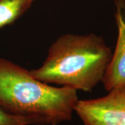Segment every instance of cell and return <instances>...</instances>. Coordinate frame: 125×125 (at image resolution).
Segmentation results:
<instances>
[{
	"label": "cell",
	"mask_w": 125,
	"mask_h": 125,
	"mask_svg": "<svg viewBox=\"0 0 125 125\" xmlns=\"http://www.w3.org/2000/svg\"><path fill=\"white\" fill-rule=\"evenodd\" d=\"M35 0H0V29L13 24Z\"/></svg>",
	"instance_id": "5"
},
{
	"label": "cell",
	"mask_w": 125,
	"mask_h": 125,
	"mask_svg": "<svg viewBox=\"0 0 125 125\" xmlns=\"http://www.w3.org/2000/svg\"><path fill=\"white\" fill-rule=\"evenodd\" d=\"M0 125H29L24 118L7 113L0 109Z\"/></svg>",
	"instance_id": "6"
},
{
	"label": "cell",
	"mask_w": 125,
	"mask_h": 125,
	"mask_svg": "<svg viewBox=\"0 0 125 125\" xmlns=\"http://www.w3.org/2000/svg\"><path fill=\"white\" fill-rule=\"evenodd\" d=\"M102 97L78 100L75 112L83 125H125V86Z\"/></svg>",
	"instance_id": "3"
},
{
	"label": "cell",
	"mask_w": 125,
	"mask_h": 125,
	"mask_svg": "<svg viewBox=\"0 0 125 125\" xmlns=\"http://www.w3.org/2000/svg\"><path fill=\"white\" fill-rule=\"evenodd\" d=\"M76 90L54 87L32 77L29 70L0 57V109L29 125H57L71 119Z\"/></svg>",
	"instance_id": "1"
},
{
	"label": "cell",
	"mask_w": 125,
	"mask_h": 125,
	"mask_svg": "<svg viewBox=\"0 0 125 125\" xmlns=\"http://www.w3.org/2000/svg\"><path fill=\"white\" fill-rule=\"evenodd\" d=\"M111 56L99 36L65 34L51 45L42 65L30 73L46 83L90 92L102 81Z\"/></svg>",
	"instance_id": "2"
},
{
	"label": "cell",
	"mask_w": 125,
	"mask_h": 125,
	"mask_svg": "<svg viewBox=\"0 0 125 125\" xmlns=\"http://www.w3.org/2000/svg\"><path fill=\"white\" fill-rule=\"evenodd\" d=\"M115 4L118 38L101 81L108 92L125 86V0H115Z\"/></svg>",
	"instance_id": "4"
}]
</instances>
